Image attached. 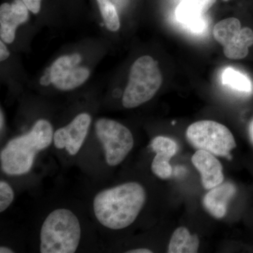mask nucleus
<instances>
[{"instance_id": "b1692460", "label": "nucleus", "mask_w": 253, "mask_h": 253, "mask_svg": "<svg viewBox=\"0 0 253 253\" xmlns=\"http://www.w3.org/2000/svg\"><path fill=\"white\" fill-rule=\"evenodd\" d=\"M249 134L250 139H251V142H252V144H253V119L251 121V122L249 125Z\"/></svg>"}, {"instance_id": "aec40b11", "label": "nucleus", "mask_w": 253, "mask_h": 253, "mask_svg": "<svg viewBox=\"0 0 253 253\" xmlns=\"http://www.w3.org/2000/svg\"><path fill=\"white\" fill-rule=\"evenodd\" d=\"M191 6H194L196 9H199L201 12L206 14L208 10L211 9L213 4L215 3L216 0H183Z\"/></svg>"}, {"instance_id": "5701e85b", "label": "nucleus", "mask_w": 253, "mask_h": 253, "mask_svg": "<svg viewBox=\"0 0 253 253\" xmlns=\"http://www.w3.org/2000/svg\"><path fill=\"white\" fill-rule=\"evenodd\" d=\"M126 253H152L153 251H151V250L147 249H137L130 250V251H126Z\"/></svg>"}, {"instance_id": "6e6552de", "label": "nucleus", "mask_w": 253, "mask_h": 253, "mask_svg": "<svg viewBox=\"0 0 253 253\" xmlns=\"http://www.w3.org/2000/svg\"><path fill=\"white\" fill-rule=\"evenodd\" d=\"M213 36L223 46L226 58L242 59L248 56L249 47L253 44V31L250 28H241L238 18L221 20L214 26Z\"/></svg>"}, {"instance_id": "412c9836", "label": "nucleus", "mask_w": 253, "mask_h": 253, "mask_svg": "<svg viewBox=\"0 0 253 253\" xmlns=\"http://www.w3.org/2000/svg\"><path fill=\"white\" fill-rule=\"evenodd\" d=\"M28 9L33 14H38L41 11L42 0H22Z\"/></svg>"}, {"instance_id": "a211bd4d", "label": "nucleus", "mask_w": 253, "mask_h": 253, "mask_svg": "<svg viewBox=\"0 0 253 253\" xmlns=\"http://www.w3.org/2000/svg\"><path fill=\"white\" fill-rule=\"evenodd\" d=\"M169 161L170 160L168 158L156 154L151 163V170L155 175L162 179L170 178L172 174V168Z\"/></svg>"}, {"instance_id": "6ab92c4d", "label": "nucleus", "mask_w": 253, "mask_h": 253, "mask_svg": "<svg viewBox=\"0 0 253 253\" xmlns=\"http://www.w3.org/2000/svg\"><path fill=\"white\" fill-rule=\"evenodd\" d=\"M14 199V192L11 186L6 181H0V212L6 211Z\"/></svg>"}, {"instance_id": "7ed1b4c3", "label": "nucleus", "mask_w": 253, "mask_h": 253, "mask_svg": "<svg viewBox=\"0 0 253 253\" xmlns=\"http://www.w3.org/2000/svg\"><path fill=\"white\" fill-rule=\"evenodd\" d=\"M81 239L77 216L65 208L54 210L44 219L41 230L42 253H73Z\"/></svg>"}, {"instance_id": "f257e3e1", "label": "nucleus", "mask_w": 253, "mask_h": 253, "mask_svg": "<svg viewBox=\"0 0 253 253\" xmlns=\"http://www.w3.org/2000/svg\"><path fill=\"white\" fill-rule=\"evenodd\" d=\"M146 193L138 182H126L104 189L95 196L93 209L101 224L112 230H120L133 224L144 208Z\"/></svg>"}, {"instance_id": "1a4fd4ad", "label": "nucleus", "mask_w": 253, "mask_h": 253, "mask_svg": "<svg viewBox=\"0 0 253 253\" xmlns=\"http://www.w3.org/2000/svg\"><path fill=\"white\" fill-rule=\"evenodd\" d=\"M91 123V118L88 113L78 115L68 126L55 131V147L66 149L71 156L77 154L85 140Z\"/></svg>"}, {"instance_id": "4468645a", "label": "nucleus", "mask_w": 253, "mask_h": 253, "mask_svg": "<svg viewBox=\"0 0 253 253\" xmlns=\"http://www.w3.org/2000/svg\"><path fill=\"white\" fill-rule=\"evenodd\" d=\"M176 17L193 33H201L206 28L205 14L182 0L176 7Z\"/></svg>"}, {"instance_id": "f8f14e48", "label": "nucleus", "mask_w": 253, "mask_h": 253, "mask_svg": "<svg viewBox=\"0 0 253 253\" xmlns=\"http://www.w3.org/2000/svg\"><path fill=\"white\" fill-rule=\"evenodd\" d=\"M236 187L231 182H225L210 189L204 196L203 204L206 211L216 219H221L227 212L229 201L236 194Z\"/></svg>"}, {"instance_id": "f3484780", "label": "nucleus", "mask_w": 253, "mask_h": 253, "mask_svg": "<svg viewBox=\"0 0 253 253\" xmlns=\"http://www.w3.org/2000/svg\"><path fill=\"white\" fill-rule=\"evenodd\" d=\"M151 148L156 154L169 160L175 156L178 151L176 141L171 138L163 136L155 137L151 141Z\"/></svg>"}, {"instance_id": "20e7f679", "label": "nucleus", "mask_w": 253, "mask_h": 253, "mask_svg": "<svg viewBox=\"0 0 253 253\" xmlns=\"http://www.w3.org/2000/svg\"><path fill=\"white\" fill-rule=\"evenodd\" d=\"M163 83L157 61L150 56L138 58L131 66L129 81L123 95L126 109H134L152 99Z\"/></svg>"}, {"instance_id": "423d86ee", "label": "nucleus", "mask_w": 253, "mask_h": 253, "mask_svg": "<svg viewBox=\"0 0 253 253\" xmlns=\"http://www.w3.org/2000/svg\"><path fill=\"white\" fill-rule=\"evenodd\" d=\"M95 131L104 147L106 163L111 167L121 164L134 146L131 131L117 121L100 118L95 123Z\"/></svg>"}, {"instance_id": "0eeeda50", "label": "nucleus", "mask_w": 253, "mask_h": 253, "mask_svg": "<svg viewBox=\"0 0 253 253\" xmlns=\"http://www.w3.org/2000/svg\"><path fill=\"white\" fill-rule=\"evenodd\" d=\"M81 54L78 53L58 58L42 76L40 83L42 86L52 84L61 90H72L85 83L90 76L89 69L80 67Z\"/></svg>"}, {"instance_id": "2eb2a0df", "label": "nucleus", "mask_w": 253, "mask_h": 253, "mask_svg": "<svg viewBox=\"0 0 253 253\" xmlns=\"http://www.w3.org/2000/svg\"><path fill=\"white\" fill-rule=\"evenodd\" d=\"M221 81L225 85L241 92L249 94L253 91L251 79L246 75L232 68H226L221 75Z\"/></svg>"}, {"instance_id": "39448f33", "label": "nucleus", "mask_w": 253, "mask_h": 253, "mask_svg": "<svg viewBox=\"0 0 253 253\" xmlns=\"http://www.w3.org/2000/svg\"><path fill=\"white\" fill-rule=\"evenodd\" d=\"M189 144L214 156L231 158L236 143L231 131L224 125L213 121H198L190 125L186 131Z\"/></svg>"}, {"instance_id": "dca6fc26", "label": "nucleus", "mask_w": 253, "mask_h": 253, "mask_svg": "<svg viewBox=\"0 0 253 253\" xmlns=\"http://www.w3.org/2000/svg\"><path fill=\"white\" fill-rule=\"evenodd\" d=\"M105 25L109 31L116 32L121 26L119 16L116 6L110 0H96Z\"/></svg>"}, {"instance_id": "4be33fe9", "label": "nucleus", "mask_w": 253, "mask_h": 253, "mask_svg": "<svg viewBox=\"0 0 253 253\" xmlns=\"http://www.w3.org/2000/svg\"><path fill=\"white\" fill-rule=\"evenodd\" d=\"M9 56V50L5 45L4 42L1 41L0 42V60L1 61H5L7 59Z\"/></svg>"}, {"instance_id": "9b49d317", "label": "nucleus", "mask_w": 253, "mask_h": 253, "mask_svg": "<svg viewBox=\"0 0 253 253\" xmlns=\"http://www.w3.org/2000/svg\"><path fill=\"white\" fill-rule=\"evenodd\" d=\"M191 162L201 174V183L205 189H212L224 181L222 166L214 155L198 150L193 155Z\"/></svg>"}, {"instance_id": "ddd939ff", "label": "nucleus", "mask_w": 253, "mask_h": 253, "mask_svg": "<svg viewBox=\"0 0 253 253\" xmlns=\"http://www.w3.org/2000/svg\"><path fill=\"white\" fill-rule=\"evenodd\" d=\"M200 240L196 234H191L187 228H177L171 237L168 253H196L199 251Z\"/></svg>"}, {"instance_id": "393cba45", "label": "nucleus", "mask_w": 253, "mask_h": 253, "mask_svg": "<svg viewBox=\"0 0 253 253\" xmlns=\"http://www.w3.org/2000/svg\"><path fill=\"white\" fill-rule=\"evenodd\" d=\"M0 253H12L14 251L10 249L9 248L5 247V246H1L0 248Z\"/></svg>"}, {"instance_id": "9d476101", "label": "nucleus", "mask_w": 253, "mask_h": 253, "mask_svg": "<svg viewBox=\"0 0 253 253\" xmlns=\"http://www.w3.org/2000/svg\"><path fill=\"white\" fill-rule=\"evenodd\" d=\"M29 9L22 0H14L11 4L0 6V37L7 44L14 41L16 28L28 21Z\"/></svg>"}, {"instance_id": "a878e982", "label": "nucleus", "mask_w": 253, "mask_h": 253, "mask_svg": "<svg viewBox=\"0 0 253 253\" xmlns=\"http://www.w3.org/2000/svg\"><path fill=\"white\" fill-rule=\"evenodd\" d=\"M0 120H1V124H0V128L1 131H2L3 126H4V116H3L2 111L1 110V115H0Z\"/></svg>"}, {"instance_id": "bb28decb", "label": "nucleus", "mask_w": 253, "mask_h": 253, "mask_svg": "<svg viewBox=\"0 0 253 253\" xmlns=\"http://www.w3.org/2000/svg\"><path fill=\"white\" fill-rule=\"evenodd\" d=\"M224 1H229V0H224Z\"/></svg>"}, {"instance_id": "f03ea898", "label": "nucleus", "mask_w": 253, "mask_h": 253, "mask_svg": "<svg viewBox=\"0 0 253 253\" xmlns=\"http://www.w3.org/2000/svg\"><path fill=\"white\" fill-rule=\"evenodd\" d=\"M54 131L49 121H37L28 134L11 139L0 154L1 167L8 175H22L31 170L36 154L54 141Z\"/></svg>"}]
</instances>
